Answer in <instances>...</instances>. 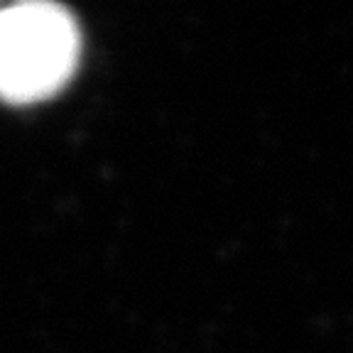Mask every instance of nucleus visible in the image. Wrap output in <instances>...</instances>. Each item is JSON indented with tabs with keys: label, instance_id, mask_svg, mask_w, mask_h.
<instances>
[{
	"label": "nucleus",
	"instance_id": "obj_1",
	"mask_svg": "<svg viewBox=\"0 0 353 353\" xmlns=\"http://www.w3.org/2000/svg\"><path fill=\"white\" fill-rule=\"evenodd\" d=\"M81 30L72 10L47 0L0 8V101L32 105L72 81Z\"/></svg>",
	"mask_w": 353,
	"mask_h": 353
}]
</instances>
